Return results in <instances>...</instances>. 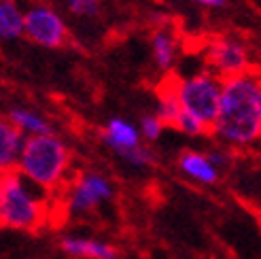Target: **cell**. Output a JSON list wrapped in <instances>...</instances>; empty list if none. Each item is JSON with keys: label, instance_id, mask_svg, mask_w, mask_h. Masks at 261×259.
I'll list each match as a JSON object with an SVG mask.
<instances>
[{"label": "cell", "instance_id": "20", "mask_svg": "<svg viewBox=\"0 0 261 259\" xmlns=\"http://www.w3.org/2000/svg\"><path fill=\"white\" fill-rule=\"evenodd\" d=\"M0 172H3V170H0Z\"/></svg>", "mask_w": 261, "mask_h": 259}, {"label": "cell", "instance_id": "18", "mask_svg": "<svg viewBox=\"0 0 261 259\" xmlns=\"http://www.w3.org/2000/svg\"><path fill=\"white\" fill-rule=\"evenodd\" d=\"M206 158L211 160L217 168H223V166H227V164H229L231 153H229V149H227V147H225V149H213V151H208V153H206Z\"/></svg>", "mask_w": 261, "mask_h": 259}, {"label": "cell", "instance_id": "19", "mask_svg": "<svg viewBox=\"0 0 261 259\" xmlns=\"http://www.w3.org/2000/svg\"><path fill=\"white\" fill-rule=\"evenodd\" d=\"M191 3L204 9H225L227 7V0H191Z\"/></svg>", "mask_w": 261, "mask_h": 259}, {"label": "cell", "instance_id": "3", "mask_svg": "<svg viewBox=\"0 0 261 259\" xmlns=\"http://www.w3.org/2000/svg\"><path fill=\"white\" fill-rule=\"evenodd\" d=\"M47 221V204L15 168L0 172V227L36 231Z\"/></svg>", "mask_w": 261, "mask_h": 259}, {"label": "cell", "instance_id": "4", "mask_svg": "<svg viewBox=\"0 0 261 259\" xmlns=\"http://www.w3.org/2000/svg\"><path fill=\"white\" fill-rule=\"evenodd\" d=\"M172 87L180 109L187 115H191V117H195L211 132L219 113V98H221L219 76L206 68L185 76V79L172 81Z\"/></svg>", "mask_w": 261, "mask_h": 259}, {"label": "cell", "instance_id": "6", "mask_svg": "<svg viewBox=\"0 0 261 259\" xmlns=\"http://www.w3.org/2000/svg\"><path fill=\"white\" fill-rule=\"evenodd\" d=\"M66 187V211L72 217H85L96 213L102 204L115 198V187L111 178L102 172H81Z\"/></svg>", "mask_w": 261, "mask_h": 259}, {"label": "cell", "instance_id": "13", "mask_svg": "<svg viewBox=\"0 0 261 259\" xmlns=\"http://www.w3.org/2000/svg\"><path fill=\"white\" fill-rule=\"evenodd\" d=\"M23 36V7L19 0H0V41L11 43Z\"/></svg>", "mask_w": 261, "mask_h": 259}, {"label": "cell", "instance_id": "1", "mask_svg": "<svg viewBox=\"0 0 261 259\" xmlns=\"http://www.w3.org/2000/svg\"><path fill=\"white\" fill-rule=\"evenodd\" d=\"M215 134L227 149H249L261 136V79L255 70L221 79Z\"/></svg>", "mask_w": 261, "mask_h": 259}, {"label": "cell", "instance_id": "11", "mask_svg": "<svg viewBox=\"0 0 261 259\" xmlns=\"http://www.w3.org/2000/svg\"><path fill=\"white\" fill-rule=\"evenodd\" d=\"M180 54L178 36L170 28H158L151 34V56L162 72H170Z\"/></svg>", "mask_w": 261, "mask_h": 259}, {"label": "cell", "instance_id": "7", "mask_svg": "<svg viewBox=\"0 0 261 259\" xmlns=\"http://www.w3.org/2000/svg\"><path fill=\"white\" fill-rule=\"evenodd\" d=\"M204 60L208 64V70L215 72L219 79H227L233 74H242L246 70H253L251 49L238 36H215L206 43Z\"/></svg>", "mask_w": 261, "mask_h": 259}, {"label": "cell", "instance_id": "9", "mask_svg": "<svg viewBox=\"0 0 261 259\" xmlns=\"http://www.w3.org/2000/svg\"><path fill=\"white\" fill-rule=\"evenodd\" d=\"M100 138L104 145L111 151H115L119 158H123V155H127L129 151H134L136 147L142 145L138 127L132 121L121 119V117H115L104 125V130L100 132Z\"/></svg>", "mask_w": 261, "mask_h": 259}, {"label": "cell", "instance_id": "17", "mask_svg": "<svg viewBox=\"0 0 261 259\" xmlns=\"http://www.w3.org/2000/svg\"><path fill=\"white\" fill-rule=\"evenodd\" d=\"M136 127H138L140 138H142V140H147V142H155V140L162 136V132H164V123H162L158 117H155L153 113L142 115V117H140V123H138Z\"/></svg>", "mask_w": 261, "mask_h": 259}, {"label": "cell", "instance_id": "10", "mask_svg": "<svg viewBox=\"0 0 261 259\" xmlns=\"http://www.w3.org/2000/svg\"><path fill=\"white\" fill-rule=\"evenodd\" d=\"M176 164H178L182 174L191 180H195V183H200V185H217L219 178H221V170L202 151H193V149L180 151Z\"/></svg>", "mask_w": 261, "mask_h": 259}, {"label": "cell", "instance_id": "12", "mask_svg": "<svg viewBox=\"0 0 261 259\" xmlns=\"http://www.w3.org/2000/svg\"><path fill=\"white\" fill-rule=\"evenodd\" d=\"M25 136L7 117H0V170L15 168Z\"/></svg>", "mask_w": 261, "mask_h": 259}, {"label": "cell", "instance_id": "16", "mask_svg": "<svg viewBox=\"0 0 261 259\" xmlns=\"http://www.w3.org/2000/svg\"><path fill=\"white\" fill-rule=\"evenodd\" d=\"M64 7L79 19H94L102 11V0H64Z\"/></svg>", "mask_w": 261, "mask_h": 259}, {"label": "cell", "instance_id": "8", "mask_svg": "<svg viewBox=\"0 0 261 259\" xmlns=\"http://www.w3.org/2000/svg\"><path fill=\"white\" fill-rule=\"evenodd\" d=\"M60 249L72 259H119L117 251L111 242L89 236H62Z\"/></svg>", "mask_w": 261, "mask_h": 259}, {"label": "cell", "instance_id": "14", "mask_svg": "<svg viewBox=\"0 0 261 259\" xmlns=\"http://www.w3.org/2000/svg\"><path fill=\"white\" fill-rule=\"evenodd\" d=\"M7 119L15 125L23 136H36V134H51L54 127L43 117L41 113L23 109V107H13L7 113Z\"/></svg>", "mask_w": 261, "mask_h": 259}, {"label": "cell", "instance_id": "15", "mask_svg": "<svg viewBox=\"0 0 261 259\" xmlns=\"http://www.w3.org/2000/svg\"><path fill=\"white\" fill-rule=\"evenodd\" d=\"M180 111L182 109L178 105L176 96H174V87H172V81H170V83H166L160 89V94H158V109H155L153 115L164 123V127H174Z\"/></svg>", "mask_w": 261, "mask_h": 259}, {"label": "cell", "instance_id": "2", "mask_svg": "<svg viewBox=\"0 0 261 259\" xmlns=\"http://www.w3.org/2000/svg\"><path fill=\"white\" fill-rule=\"evenodd\" d=\"M70 162V149L60 136H56L54 132L36 134L25 136L15 170L36 189L54 193L66 185Z\"/></svg>", "mask_w": 261, "mask_h": 259}, {"label": "cell", "instance_id": "5", "mask_svg": "<svg viewBox=\"0 0 261 259\" xmlns=\"http://www.w3.org/2000/svg\"><path fill=\"white\" fill-rule=\"evenodd\" d=\"M23 36L45 49H60L70 41V30L56 7L34 3L23 9Z\"/></svg>", "mask_w": 261, "mask_h": 259}]
</instances>
